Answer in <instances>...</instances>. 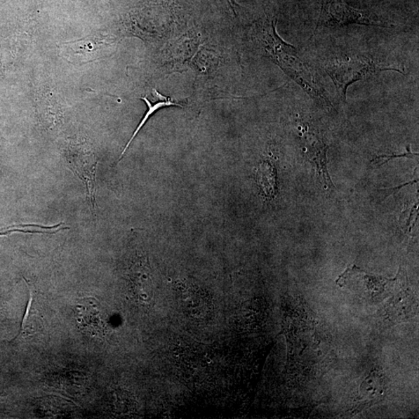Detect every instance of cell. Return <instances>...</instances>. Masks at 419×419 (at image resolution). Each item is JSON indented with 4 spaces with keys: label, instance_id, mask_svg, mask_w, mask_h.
Here are the masks:
<instances>
[{
    "label": "cell",
    "instance_id": "1",
    "mask_svg": "<svg viewBox=\"0 0 419 419\" xmlns=\"http://www.w3.org/2000/svg\"><path fill=\"white\" fill-rule=\"evenodd\" d=\"M277 25L274 17L265 18L257 23L253 34L257 46L310 97L323 106L333 108L325 88L300 58L298 49L279 35Z\"/></svg>",
    "mask_w": 419,
    "mask_h": 419
},
{
    "label": "cell",
    "instance_id": "2",
    "mask_svg": "<svg viewBox=\"0 0 419 419\" xmlns=\"http://www.w3.org/2000/svg\"><path fill=\"white\" fill-rule=\"evenodd\" d=\"M322 67L333 80L337 93L343 101L347 100V91L350 86L378 72L394 71L406 74L404 68L380 63L372 57L362 55L331 58L323 64Z\"/></svg>",
    "mask_w": 419,
    "mask_h": 419
},
{
    "label": "cell",
    "instance_id": "3",
    "mask_svg": "<svg viewBox=\"0 0 419 419\" xmlns=\"http://www.w3.org/2000/svg\"><path fill=\"white\" fill-rule=\"evenodd\" d=\"M351 25L392 27L368 11L354 8L344 0H323L316 29L319 27H344Z\"/></svg>",
    "mask_w": 419,
    "mask_h": 419
},
{
    "label": "cell",
    "instance_id": "4",
    "mask_svg": "<svg viewBox=\"0 0 419 419\" xmlns=\"http://www.w3.org/2000/svg\"><path fill=\"white\" fill-rule=\"evenodd\" d=\"M396 277L388 279L369 274L356 265H352L336 279L335 284L340 288H347L355 291L359 296L376 301L384 298L388 286L392 285Z\"/></svg>",
    "mask_w": 419,
    "mask_h": 419
},
{
    "label": "cell",
    "instance_id": "5",
    "mask_svg": "<svg viewBox=\"0 0 419 419\" xmlns=\"http://www.w3.org/2000/svg\"><path fill=\"white\" fill-rule=\"evenodd\" d=\"M65 159L69 170L85 186L88 204H89L92 217L95 218L98 210L95 192H97L98 160L91 152L77 150L69 151Z\"/></svg>",
    "mask_w": 419,
    "mask_h": 419
},
{
    "label": "cell",
    "instance_id": "6",
    "mask_svg": "<svg viewBox=\"0 0 419 419\" xmlns=\"http://www.w3.org/2000/svg\"><path fill=\"white\" fill-rule=\"evenodd\" d=\"M128 284L132 297L138 303L149 305L153 298V281L149 260L145 256H137L130 264Z\"/></svg>",
    "mask_w": 419,
    "mask_h": 419
},
{
    "label": "cell",
    "instance_id": "7",
    "mask_svg": "<svg viewBox=\"0 0 419 419\" xmlns=\"http://www.w3.org/2000/svg\"><path fill=\"white\" fill-rule=\"evenodd\" d=\"M176 295L183 311L196 320H205L210 317L214 306L208 292L193 284H180Z\"/></svg>",
    "mask_w": 419,
    "mask_h": 419
},
{
    "label": "cell",
    "instance_id": "8",
    "mask_svg": "<svg viewBox=\"0 0 419 419\" xmlns=\"http://www.w3.org/2000/svg\"><path fill=\"white\" fill-rule=\"evenodd\" d=\"M300 131L305 155L317 167V173L325 185L329 188H334L327 168L328 146L317 132L310 130V125L302 124Z\"/></svg>",
    "mask_w": 419,
    "mask_h": 419
},
{
    "label": "cell",
    "instance_id": "9",
    "mask_svg": "<svg viewBox=\"0 0 419 419\" xmlns=\"http://www.w3.org/2000/svg\"><path fill=\"white\" fill-rule=\"evenodd\" d=\"M75 316L79 326L93 336L104 334L105 320L98 303L94 298L80 300L75 308Z\"/></svg>",
    "mask_w": 419,
    "mask_h": 419
},
{
    "label": "cell",
    "instance_id": "10",
    "mask_svg": "<svg viewBox=\"0 0 419 419\" xmlns=\"http://www.w3.org/2000/svg\"><path fill=\"white\" fill-rule=\"evenodd\" d=\"M149 97L151 98V99L148 97L142 98V100L145 101L147 106H148V110H147V112L145 113L143 119L141 122H140L138 126L134 132L133 135H132V137L129 140V142H128L126 146H125V148L122 151L121 156L119 159V163L121 161L124 156L125 155V153H126V152L129 149V147L131 145V143L133 142L134 139L138 134V132L142 130V128L144 127V125L146 124L147 121L149 120L152 114H155L157 112V110H159L161 108L173 106L183 107V104H185V102L182 100L165 97V95H161L157 90H154L153 92L150 94Z\"/></svg>",
    "mask_w": 419,
    "mask_h": 419
},
{
    "label": "cell",
    "instance_id": "11",
    "mask_svg": "<svg viewBox=\"0 0 419 419\" xmlns=\"http://www.w3.org/2000/svg\"><path fill=\"white\" fill-rule=\"evenodd\" d=\"M257 182L265 197L272 199L277 194V171L271 159H264L257 173Z\"/></svg>",
    "mask_w": 419,
    "mask_h": 419
},
{
    "label": "cell",
    "instance_id": "12",
    "mask_svg": "<svg viewBox=\"0 0 419 419\" xmlns=\"http://www.w3.org/2000/svg\"><path fill=\"white\" fill-rule=\"evenodd\" d=\"M27 286L29 291V301L27 306L26 312L18 336L15 338L18 339L19 336L32 335L38 332L41 328L40 319L36 313L34 312L33 307L34 291L30 284H29L25 279Z\"/></svg>",
    "mask_w": 419,
    "mask_h": 419
},
{
    "label": "cell",
    "instance_id": "13",
    "mask_svg": "<svg viewBox=\"0 0 419 419\" xmlns=\"http://www.w3.org/2000/svg\"><path fill=\"white\" fill-rule=\"evenodd\" d=\"M135 401L128 394L121 392L116 396L115 407L121 413H129L135 407Z\"/></svg>",
    "mask_w": 419,
    "mask_h": 419
},
{
    "label": "cell",
    "instance_id": "14",
    "mask_svg": "<svg viewBox=\"0 0 419 419\" xmlns=\"http://www.w3.org/2000/svg\"><path fill=\"white\" fill-rule=\"evenodd\" d=\"M406 152H404L400 154V155H397V154H392V155H380L378 156L376 158L373 159L372 161V164L375 165H384L387 163L388 161L392 160L396 158H408V159H418V154L413 153L411 151V147L408 145L407 147Z\"/></svg>",
    "mask_w": 419,
    "mask_h": 419
},
{
    "label": "cell",
    "instance_id": "15",
    "mask_svg": "<svg viewBox=\"0 0 419 419\" xmlns=\"http://www.w3.org/2000/svg\"><path fill=\"white\" fill-rule=\"evenodd\" d=\"M416 182H418V180H414L413 182H408L407 183H404V185H401L399 187H394V188H389V189H387V190H391V192L394 193V192H397V190H399L401 188H402L404 187H406V186H407L408 185H413V183H415Z\"/></svg>",
    "mask_w": 419,
    "mask_h": 419
}]
</instances>
